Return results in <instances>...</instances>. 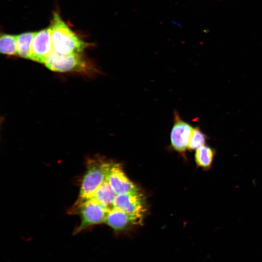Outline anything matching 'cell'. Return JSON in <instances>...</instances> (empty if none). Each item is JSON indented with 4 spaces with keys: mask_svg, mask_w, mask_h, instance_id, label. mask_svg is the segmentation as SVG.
Instances as JSON below:
<instances>
[{
    "mask_svg": "<svg viewBox=\"0 0 262 262\" xmlns=\"http://www.w3.org/2000/svg\"><path fill=\"white\" fill-rule=\"evenodd\" d=\"M53 50L61 54H81L86 46L62 19L54 13L50 26Z\"/></svg>",
    "mask_w": 262,
    "mask_h": 262,
    "instance_id": "cell-1",
    "label": "cell"
},
{
    "mask_svg": "<svg viewBox=\"0 0 262 262\" xmlns=\"http://www.w3.org/2000/svg\"><path fill=\"white\" fill-rule=\"evenodd\" d=\"M110 209L92 198L78 199L69 210V213L79 214L81 222L73 232L77 234L93 226L105 222Z\"/></svg>",
    "mask_w": 262,
    "mask_h": 262,
    "instance_id": "cell-2",
    "label": "cell"
},
{
    "mask_svg": "<svg viewBox=\"0 0 262 262\" xmlns=\"http://www.w3.org/2000/svg\"><path fill=\"white\" fill-rule=\"evenodd\" d=\"M113 164V163L100 158L88 159L86 170L81 183L78 199L91 198L98 188L107 180Z\"/></svg>",
    "mask_w": 262,
    "mask_h": 262,
    "instance_id": "cell-3",
    "label": "cell"
},
{
    "mask_svg": "<svg viewBox=\"0 0 262 262\" xmlns=\"http://www.w3.org/2000/svg\"><path fill=\"white\" fill-rule=\"evenodd\" d=\"M50 70L60 72L94 71L93 66L83 58L81 54H61L52 50L45 64Z\"/></svg>",
    "mask_w": 262,
    "mask_h": 262,
    "instance_id": "cell-4",
    "label": "cell"
},
{
    "mask_svg": "<svg viewBox=\"0 0 262 262\" xmlns=\"http://www.w3.org/2000/svg\"><path fill=\"white\" fill-rule=\"evenodd\" d=\"M114 207L120 209L141 222L146 211L144 196L139 191L116 195Z\"/></svg>",
    "mask_w": 262,
    "mask_h": 262,
    "instance_id": "cell-5",
    "label": "cell"
},
{
    "mask_svg": "<svg viewBox=\"0 0 262 262\" xmlns=\"http://www.w3.org/2000/svg\"><path fill=\"white\" fill-rule=\"evenodd\" d=\"M193 129L194 128L182 120L179 113L175 111L174 123L170 133L172 147L178 152H184L188 148Z\"/></svg>",
    "mask_w": 262,
    "mask_h": 262,
    "instance_id": "cell-6",
    "label": "cell"
},
{
    "mask_svg": "<svg viewBox=\"0 0 262 262\" xmlns=\"http://www.w3.org/2000/svg\"><path fill=\"white\" fill-rule=\"evenodd\" d=\"M52 50L50 27L35 33L32 42L30 59L45 64Z\"/></svg>",
    "mask_w": 262,
    "mask_h": 262,
    "instance_id": "cell-7",
    "label": "cell"
},
{
    "mask_svg": "<svg viewBox=\"0 0 262 262\" xmlns=\"http://www.w3.org/2000/svg\"><path fill=\"white\" fill-rule=\"evenodd\" d=\"M107 180L116 195L139 191L136 186L126 176L120 165L117 164H113Z\"/></svg>",
    "mask_w": 262,
    "mask_h": 262,
    "instance_id": "cell-8",
    "label": "cell"
},
{
    "mask_svg": "<svg viewBox=\"0 0 262 262\" xmlns=\"http://www.w3.org/2000/svg\"><path fill=\"white\" fill-rule=\"evenodd\" d=\"M105 222L114 230L121 231L132 225L140 224L142 222L120 209L114 207L109 211Z\"/></svg>",
    "mask_w": 262,
    "mask_h": 262,
    "instance_id": "cell-9",
    "label": "cell"
},
{
    "mask_svg": "<svg viewBox=\"0 0 262 262\" xmlns=\"http://www.w3.org/2000/svg\"><path fill=\"white\" fill-rule=\"evenodd\" d=\"M116 194L106 180L96 190L91 198L108 206L114 208V203Z\"/></svg>",
    "mask_w": 262,
    "mask_h": 262,
    "instance_id": "cell-10",
    "label": "cell"
},
{
    "mask_svg": "<svg viewBox=\"0 0 262 262\" xmlns=\"http://www.w3.org/2000/svg\"><path fill=\"white\" fill-rule=\"evenodd\" d=\"M34 32H28L16 36V54L24 58H30L32 42Z\"/></svg>",
    "mask_w": 262,
    "mask_h": 262,
    "instance_id": "cell-11",
    "label": "cell"
},
{
    "mask_svg": "<svg viewBox=\"0 0 262 262\" xmlns=\"http://www.w3.org/2000/svg\"><path fill=\"white\" fill-rule=\"evenodd\" d=\"M214 151L213 148L203 146L196 149L195 155L197 165L203 168H209L213 163Z\"/></svg>",
    "mask_w": 262,
    "mask_h": 262,
    "instance_id": "cell-12",
    "label": "cell"
},
{
    "mask_svg": "<svg viewBox=\"0 0 262 262\" xmlns=\"http://www.w3.org/2000/svg\"><path fill=\"white\" fill-rule=\"evenodd\" d=\"M16 36L4 34L0 38V52L8 55L16 54Z\"/></svg>",
    "mask_w": 262,
    "mask_h": 262,
    "instance_id": "cell-13",
    "label": "cell"
},
{
    "mask_svg": "<svg viewBox=\"0 0 262 262\" xmlns=\"http://www.w3.org/2000/svg\"><path fill=\"white\" fill-rule=\"evenodd\" d=\"M206 136L198 128H194L188 144V149H196L204 146Z\"/></svg>",
    "mask_w": 262,
    "mask_h": 262,
    "instance_id": "cell-14",
    "label": "cell"
}]
</instances>
